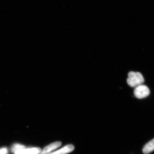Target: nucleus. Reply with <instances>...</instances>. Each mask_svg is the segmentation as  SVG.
I'll list each match as a JSON object with an SVG mask.
<instances>
[{"label": "nucleus", "instance_id": "nucleus-3", "mask_svg": "<svg viewBox=\"0 0 154 154\" xmlns=\"http://www.w3.org/2000/svg\"><path fill=\"white\" fill-rule=\"evenodd\" d=\"M62 143L60 141H57L55 142L48 145L44 148L43 149L41 150V151L38 154H48L55 149L60 147L61 146Z\"/></svg>", "mask_w": 154, "mask_h": 154}, {"label": "nucleus", "instance_id": "nucleus-6", "mask_svg": "<svg viewBox=\"0 0 154 154\" xmlns=\"http://www.w3.org/2000/svg\"><path fill=\"white\" fill-rule=\"evenodd\" d=\"M154 151V139L146 144L143 149V152L145 154H148Z\"/></svg>", "mask_w": 154, "mask_h": 154}, {"label": "nucleus", "instance_id": "nucleus-1", "mask_svg": "<svg viewBox=\"0 0 154 154\" xmlns=\"http://www.w3.org/2000/svg\"><path fill=\"white\" fill-rule=\"evenodd\" d=\"M144 79L143 75L139 72H130L128 73L127 82L132 88H136L143 85Z\"/></svg>", "mask_w": 154, "mask_h": 154}, {"label": "nucleus", "instance_id": "nucleus-5", "mask_svg": "<svg viewBox=\"0 0 154 154\" xmlns=\"http://www.w3.org/2000/svg\"><path fill=\"white\" fill-rule=\"evenodd\" d=\"M41 149L39 148H33L20 150L16 152L15 154H38L41 151Z\"/></svg>", "mask_w": 154, "mask_h": 154}, {"label": "nucleus", "instance_id": "nucleus-4", "mask_svg": "<svg viewBox=\"0 0 154 154\" xmlns=\"http://www.w3.org/2000/svg\"><path fill=\"white\" fill-rule=\"evenodd\" d=\"M74 149V146L72 145H67L58 150L48 154H67L72 152Z\"/></svg>", "mask_w": 154, "mask_h": 154}, {"label": "nucleus", "instance_id": "nucleus-2", "mask_svg": "<svg viewBox=\"0 0 154 154\" xmlns=\"http://www.w3.org/2000/svg\"><path fill=\"white\" fill-rule=\"evenodd\" d=\"M134 94L137 99H143L149 95V89L145 85H140L135 88Z\"/></svg>", "mask_w": 154, "mask_h": 154}, {"label": "nucleus", "instance_id": "nucleus-8", "mask_svg": "<svg viewBox=\"0 0 154 154\" xmlns=\"http://www.w3.org/2000/svg\"><path fill=\"white\" fill-rule=\"evenodd\" d=\"M8 153V149L6 148H3L0 149V154H7Z\"/></svg>", "mask_w": 154, "mask_h": 154}, {"label": "nucleus", "instance_id": "nucleus-7", "mask_svg": "<svg viewBox=\"0 0 154 154\" xmlns=\"http://www.w3.org/2000/svg\"><path fill=\"white\" fill-rule=\"evenodd\" d=\"M25 149V146L19 144H14L12 146V148H11V151H12V152L14 153L18 151Z\"/></svg>", "mask_w": 154, "mask_h": 154}]
</instances>
